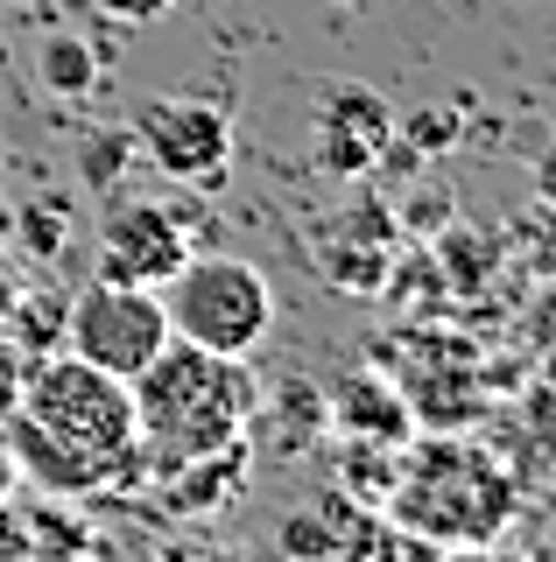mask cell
Returning <instances> with one entry per match:
<instances>
[{
	"instance_id": "30bf717a",
	"label": "cell",
	"mask_w": 556,
	"mask_h": 562,
	"mask_svg": "<svg viewBox=\"0 0 556 562\" xmlns=\"http://www.w3.org/2000/svg\"><path fill=\"white\" fill-rule=\"evenodd\" d=\"M338 422L345 429H367V443H402L409 436V401L394 394V386H380V380H345L338 386Z\"/></svg>"
},
{
	"instance_id": "5b68a950",
	"label": "cell",
	"mask_w": 556,
	"mask_h": 562,
	"mask_svg": "<svg viewBox=\"0 0 556 562\" xmlns=\"http://www.w3.org/2000/svg\"><path fill=\"white\" fill-rule=\"evenodd\" d=\"M64 345H71L85 366H99V373L134 380L155 351L169 345L163 289H120V281H92V289H78L71 316H64Z\"/></svg>"
},
{
	"instance_id": "277c9868",
	"label": "cell",
	"mask_w": 556,
	"mask_h": 562,
	"mask_svg": "<svg viewBox=\"0 0 556 562\" xmlns=\"http://www.w3.org/2000/svg\"><path fill=\"white\" fill-rule=\"evenodd\" d=\"M163 310H169V338L219 351V359H247L275 330V289L240 254H190L163 281Z\"/></svg>"
},
{
	"instance_id": "7402d4cb",
	"label": "cell",
	"mask_w": 556,
	"mask_h": 562,
	"mask_svg": "<svg viewBox=\"0 0 556 562\" xmlns=\"http://www.w3.org/2000/svg\"><path fill=\"white\" fill-rule=\"evenodd\" d=\"M451 562H486V555H472V549H458V555H451Z\"/></svg>"
},
{
	"instance_id": "7a4b0ae2",
	"label": "cell",
	"mask_w": 556,
	"mask_h": 562,
	"mask_svg": "<svg viewBox=\"0 0 556 562\" xmlns=\"http://www.w3.org/2000/svg\"><path fill=\"white\" fill-rule=\"evenodd\" d=\"M14 415L29 429H43L57 450L85 457L99 479L113 485L120 457L134 450V386L85 366L78 351H43L29 359L22 386H14Z\"/></svg>"
},
{
	"instance_id": "44dd1931",
	"label": "cell",
	"mask_w": 556,
	"mask_h": 562,
	"mask_svg": "<svg viewBox=\"0 0 556 562\" xmlns=\"http://www.w3.org/2000/svg\"><path fill=\"white\" fill-rule=\"evenodd\" d=\"M8 303H14V289H8V268H0V316H8Z\"/></svg>"
},
{
	"instance_id": "e0dca14e",
	"label": "cell",
	"mask_w": 556,
	"mask_h": 562,
	"mask_svg": "<svg viewBox=\"0 0 556 562\" xmlns=\"http://www.w3.org/2000/svg\"><path fill=\"white\" fill-rule=\"evenodd\" d=\"M127 155H134V134H92V140H85V176H92V183L107 190Z\"/></svg>"
},
{
	"instance_id": "9c48e42d",
	"label": "cell",
	"mask_w": 556,
	"mask_h": 562,
	"mask_svg": "<svg viewBox=\"0 0 556 562\" xmlns=\"http://www.w3.org/2000/svg\"><path fill=\"white\" fill-rule=\"evenodd\" d=\"M163 485H169V506H177V514H219V506L247 485V443H225L212 457H184V464L163 471Z\"/></svg>"
},
{
	"instance_id": "8992f818",
	"label": "cell",
	"mask_w": 556,
	"mask_h": 562,
	"mask_svg": "<svg viewBox=\"0 0 556 562\" xmlns=\"http://www.w3.org/2000/svg\"><path fill=\"white\" fill-rule=\"evenodd\" d=\"M127 134L169 183L219 190L233 169V113L219 99H148Z\"/></svg>"
},
{
	"instance_id": "d6986e66",
	"label": "cell",
	"mask_w": 556,
	"mask_h": 562,
	"mask_svg": "<svg viewBox=\"0 0 556 562\" xmlns=\"http://www.w3.org/2000/svg\"><path fill=\"white\" fill-rule=\"evenodd\" d=\"M535 198H543V204H556V140L543 148V162H535Z\"/></svg>"
},
{
	"instance_id": "52a82bcc",
	"label": "cell",
	"mask_w": 556,
	"mask_h": 562,
	"mask_svg": "<svg viewBox=\"0 0 556 562\" xmlns=\"http://www.w3.org/2000/svg\"><path fill=\"white\" fill-rule=\"evenodd\" d=\"M190 260V225L169 204H113L107 233H99V268L92 281H120V289H163Z\"/></svg>"
},
{
	"instance_id": "9a60e30c",
	"label": "cell",
	"mask_w": 556,
	"mask_h": 562,
	"mask_svg": "<svg viewBox=\"0 0 556 562\" xmlns=\"http://www.w3.org/2000/svg\"><path fill=\"white\" fill-rule=\"evenodd\" d=\"M282 555L289 562H338V535L324 514H289L282 520Z\"/></svg>"
},
{
	"instance_id": "3957f363",
	"label": "cell",
	"mask_w": 556,
	"mask_h": 562,
	"mask_svg": "<svg viewBox=\"0 0 556 562\" xmlns=\"http://www.w3.org/2000/svg\"><path fill=\"white\" fill-rule=\"evenodd\" d=\"M394 520L415 535L444 541V549H472L493 541L508 527V479L465 443H423V457H409V471L394 479Z\"/></svg>"
},
{
	"instance_id": "ffe728a7",
	"label": "cell",
	"mask_w": 556,
	"mask_h": 562,
	"mask_svg": "<svg viewBox=\"0 0 556 562\" xmlns=\"http://www.w3.org/2000/svg\"><path fill=\"white\" fill-rule=\"evenodd\" d=\"M163 562H233V555H219V549H169Z\"/></svg>"
},
{
	"instance_id": "4fadbf2b",
	"label": "cell",
	"mask_w": 556,
	"mask_h": 562,
	"mask_svg": "<svg viewBox=\"0 0 556 562\" xmlns=\"http://www.w3.org/2000/svg\"><path fill=\"white\" fill-rule=\"evenodd\" d=\"M8 316H14V345H22V359H43V351H57V338H64L71 295H49V289H36V295H14Z\"/></svg>"
},
{
	"instance_id": "2e32d148",
	"label": "cell",
	"mask_w": 556,
	"mask_h": 562,
	"mask_svg": "<svg viewBox=\"0 0 556 562\" xmlns=\"http://www.w3.org/2000/svg\"><path fill=\"white\" fill-rule=\"evenodd\" d=\"M14 233H22V246H29L36 260L64 254V204H29L22 218H14Z\"/></svg>"
},
{
	"instance_id": "7c38bea8",
	"label": "cell",
	"mask_w": 556,
	"mask_h": 562,
	"mask_svg": "<svg viewBox=\"0 0 556 562\" xmlns=\"http://www.w3.org/2000/svg\"><path fill=\"white\" fill-rule=\"evenodd\" d=\"M394 225H402V233L415 239H444L451 225H458V190L444 183V176H423L415 169V190H402V204H394Z\"/></svg>"
},
{
	"instance_id": "ac0fdd59",
	"label": "cell",
	"mask_w": 556,
	"mask_h": 562,
	"mask_svg": "<svg viewBox=\"0 0 556 562\" xmlns=\"http://www.w3.org/2000/svg\"><path fill=\"white\" fill-rule=\"evenodd\" d=\"M99 8H107L113 22H163L177 0H99Z\"/></svg>"
},
{
	"instance_id": "8fae6325",
	"label": "cell",
	"mask_w": 556,
	"mask_h": 562,
	"mask_svg": "<svg viewBox=\"0 0 556 562\" xmlns=\"http://www.w3.org/2000/svg\"><path fill=\"white\" fill-rule=\"evenodd\" d=\"M36 78H43L57 99H85V92L99 85V49L85 43V35H49L43 57H36Z\"/></svg>"
},
{
	"instance_id": "5bb4252c",
	"label": "cell",
	"mask_w": 556,
	"mask_h": 562,
	"mask_svg": "<svg viewBox=\"0 0 556 562\" xmlns=\"http://www.w3.org/2000/svg\"><path fill=\"white\" fill-rule=\"evenodd\" d=\"M458 113H465V105H415V113H394V134H402L415 155H444L451 140L465 134Z\"/></svg>"
},
{
	"instance_id": "6da1fadb",
	"label": "cell",
	"mask_w": 556,
	"mask_h": 562,
	"mask_svg": "<svg viewBox=\"0 0 556 562\" xmlns=\"http://www.w3.org/2000/svg\"><path fill=\"white\" fill-rule=\"evenodd\" d=\"M127 386H134V436H142L155 479L184 457H212L247 436L254 415L247 359H219V351L169 338Z\"/></svg>"
},
{
	"instance_id": "ba28073f",
	"label": "cell",
	"mask_w": 556,
	"mask_h": 562,
	"mask_svg": "<svg viewBox=\"0 0 556 562\" xmlns=\"http://www.w3.org/2000/svg\"><path fill=\"white\" fill-rule=\"evenodd\" d=\"M394 140V105L374 92V85H324L318 113H310V162L338 183H359L374 176L380 148Z\"/></svg>"
}]
</instances>
